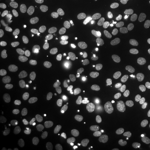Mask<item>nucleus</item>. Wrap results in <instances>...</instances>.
I'll use <instances>...</instances> for the list:
<instances>
[{"label":"nucleus","instance_id":"f257e3e1","mask_svg":"<svg viewBox=\"0 0 150 150\" xmlns=\"http://www.w3.org/2000/svg\"><path fill=\"white\" fill-rule=\"evenodd\" d=\"M103 23L98 18H92L86 23L81 31V38L88 46L96 44L102 37Z\"/></svg>","mask_w":150,"mask_h":150},{"label":"nucleus","instance_id":"f03ea898","mask_svg":"<svg viewBox=\"0 0 150 150\" xmlns=\"http://www.w3.org/2000/svg\"><path fill=\"white\" fill-rule=\"evenodd\" d=\"M59 27L64 37L69 39L75 38L80 29L79 19L74 13L66 12L60 18Z\"/></svg>","mask_w":150,"mask_h":150},{"label":"nucleus","instance_id":"7ed1b4c3","mask_svg":"<svg viewBox=\"0 0 150 150\" xmlns=\"http://www.w3.org/2000/svg\"><path fill=\"white\" fill-rule=\"evenodd\" d=\"M117 57L112 51H104L92 57L89 61L91 69L97 73H102L110 69L116 64Z\"/></svg>","mask_w":150,"mask_h":150},{"label":"nucleus","instance_id":"20e7f679","mask_svg":"<svg viewBox=\"0 0 150 150\" xmlns=\"http://www.w3.org/2000/svg\"><path fill=\"white\" fill-rule=\"evenodd\" d=\"M120 27L123 33L129 36H137L143 32L144 22L139 17L125 15L120 19Z\"/></svg>","mask_w":150,"mask_h":150},{"label":"nucleus","instance_id":"39448f33","mask_svg":"<svg viewBox=\"0 0 150 150\" xmlns=\"http://www.w3.org/2000/svg\"><path fill=\"white\" fill-rule=\"evenodd\" d=\"M29 15L38 23L48 25L54 19V13L49 7L43 4H34L29 9Z\"/></svg>","mask_w":150,"mask_h":150},{"label":"nucleus","instance_id":"423d86ee","mask_svg":"<svg viewBox=\"0 0 150 150\" xmlns=\"http://www.w3.org/2000/svg\"><path fill=\"white\" fill-rule=\"evenodd\" d=\"M139 88V81L134 77H126L118 83L117 93L123 98L133 96Z\"/></svg>","mask_w":150,"mask_h":150},{"label":"nucleus","instance_id":"0eeeda50","mask_svg":"<svg viewBox=\"0 0 150 150\" xmlns=\"http://www.w3.org/2000/svg\"><path fill=\"white\" fill-rule=\"evenodd\" d=\"M67 118L71 129L75 131H82L85 128V117L79 108L74 107L69 108L67 112Z\"/></svg>","mask_w":150,"mask_h":150},{"label":"nucleus","instance_id":"6e6552de","mask_svg":"<svg viewBox=\"0 0 150 150\" xmlns=\"http://www.w3.org/2000/svg\"><path fill=\"white\" fill-rule=\"evenodd\" d=\"M59 98V88L55 86H48L38 98V103L43 107H49L56 103Z\"/></svg>","mask_w":150,"mask_h":150},{"label":"nucleus","instance_id":"1a4fd4ad","mask_svg":"<svg viewBox=\"0 0 150 150\" xmlns=\"http://www.w3.org/2000/svg\"><path fill=\"white\" fill-rule=\"evenodd\" d=\"M59 133V129L56 125L48 124L38 126L33 129V135L38 141H48L53 139Z\"/></svg>","mask_w":150,"mask_h":150},{"label":"nucleus","instance_id":"9d476101","mask_svg":"<svg viewBox=\"0 0 150 150\" xmlns=\"http://www.w3.org/2000/svg\"><path fill=\"white\" fill-rule=\"evenodd\" d=\"M129 143L132 148L136 149L143 148L147 143L146 130L142 126H137L129 137Z\"/></svg>","mask_w":150,"mask_h":150},{"label":"nucleus","instance_id":"9b49d317","mask_svg":"<svg viewBox=\"0 0 150 150\" xmlns=\"http://www.w3.org/2000/svg\"><path fill=\"white\" fill-rule=\"evenodd\" d=\"M37 37L38 42L42 48L46 51H51L55 48V42L54 38L45 28H38L37 31Z\"/></svg>","mask_w":150,"mask_h":150},{"label":"nucleus","instance_id":"f8f14e48","mask_svg":"<svg viewBox=\"0 0 150 150\" xmlns=\"http://www.w3.org/2000/svg\"><path fill=\"white\" fill-rule=\"evenodd\" d=\"M92 93L94 97L100 98L104 102H112L116 98V93L111 88L106 86H97L93 88Z\"/></svg>","mask_w":150,"mask_h":150},{"label":"nucleus","instance_id":"ddd939ff","mask_svg":"<svg viewBox=\"0 0 150 150\" xmlns=\"http://www.w3.org/2000/svg\"><path fill=\"white\" fill-rule=\"evenodd\" d=\"M112 147L118 150L121 147V142L117 136L108 134L102 137L97 145V150H105V149Z\"/></svg>","mask_w":150,"mask_h":150},{"label":"nucleus","instance_id":"4468645a","mask_svg":"<svg viewBox=\"0 0 150 150\" xmlns=\"http://www.w3.org/2000/svg\"><path fill=\"white\" fill-rule=\"evenodd\" d=\"M24 37H25V34L23 31L18 30V31L13 32L5 41L4 48L8 51L13 50V48H16L17 46H19L21 43L24 42Z\"/></svg>","mask_w":150,"mask_h":150},{"label":"nucleus","instance_id":"2eb2a0df","mask_svg":"<svg viewBox=\"0 0 150 150\" xmlns=\"http://www.w3.org/2000/svg\"><path fill=\"white\" fill-rule=\"evenodd\" d=\"M0 23L11 27H15L19 23V17L14 11L2 9L0 11Z\"/></svg>","mask_w":150,"mask_h":150},{"label":"nucleus","instance_id":"dca6fc26","mask_svg":"<svg viewBox=\"0 0 150 150\" xmlns=\"http://www.w3.org/2000/svg\"><path fill=\"white\" fill-rule=\"evenodd\" d=\"M15 88L18 92L24 93L26 95H34L37 93V88L32 82L28 81L24 79L17 80L15 83Z\"/></svg>","mask_w":150,"mask_h":150},{"label":"nucleus","instance_id":"f3484780","mask_svg":"<svg viewBox=\"0 0 150 150\" xmlns=\"http://www.w3.org/2000/svg\"><path fill=\"white\" fill-rule=\"evenodd\" d=\"M21 134V130L18 126L13 123H4L1 126L0 134L5 139H16Z\"/></svg>","mask_w":150,"mask_h":150},{"label":"nucleus","instance_id":"a211bd4d","mask_svg":"<svg viewBox=\"0 0 150 150\" xmlns=\"http://www.w3.org/2000/svg\"><path fill=\"white\" fill-rule=\"evenodd\" d=\"M3 68L5 71V73L8 74V77L15 80H19L22 79H24V73L23 72H18L14 66L13 64L12 61L9 59H5L3 62Z\"/></svg>","mask_w":150,"mask_h":150},{"label":"nucleus","instance_id":"6ab92c4d","mask_svg":"<svg viewBox=\"0 0 150 150\" xmlns=\"http://www.w3.org/2000/svg\"><path fill=\"white\" fill-rule=\"evenodd\" d=\"M12 103L10 92L5 88H0V112H4L8 109Z\"/></svg>","mask_w":150,"mask_h":150},{"label":"nucleus","instance_id":"aec40b11","mask_svg":"<svg viewBox=\"0 0 150 150\" xmlns=\"http://www.w3.org/2000/svg\"><path fill=\"white\" fill-rule=\"evenodd\" d=\"M105 3L112 9L124 11L130 8L132 1L131 0H105Z\"/></svg>","mask_w":150,"mask_h":150},{"label":"nucleus","instance_id":"412c9836","mask_svg":"<svg viewBox=\"0 0 150 150\" xmlns=\"http://www.w3.org/2000/svg\"><path fill=\"white\" fill-rule=\"evenodd\" d=\"M37 51V47L33 42H23L19 45V52L25 56H33Z\"/></svg>","mask_w":150,"mask_h":150},{"label":"nucleus","instance_id":"4be33fe9","mask_svg":"<svg viewBox=\"0 0 150 150\" xmlns=\"http://www.w3.org/2000/svg\"><path fill=\"white\" fill-rule=\"evenodd\" d=\"M136 115L140 120L150 119V102L141 105L136 111Z\"/></svg>","mask_w":150,"mask_h":150},{"label":"nucleus","instance_id":"5701e85b","mask_svg":"<svg viewBox=\"0 0 150 150\" xmlns=\"http://www.w3.org/2000/svg\"><path fill=\"white\" fill-rule=\"evenodd\" d=\"M48 150H67L64 146L61 145H53L49 148Z\"/></svg>","mask_w":150,"mask_h":150},{"label":"nucleus","instance_id":"b1692460","mask_svg":"<svg viewBox=\"0 0 150 150\" xmlns=\"http://www.w3.org/2000/svg\"><path fill=\"white\" fill-rule=\"evenodd\" d=\"M145 98L148 99V100H149L150 101V85H149L147 87V88H146V90H145Z\"/></svg>","mask_w":150,"mask_h":150},{"label":"nucleus","instance_id":"393cba45","mask_svg":"<svg viewBox=\"0 0 150 150\" xmlns=\"http://www.w3.org/2000/svg\"><path fill=\"white\" fill-rule=\"evenodd\" d=\"M45 112H46V114H51V113L53 112V108H51V106H49V107H46Z\"/></svg>","mask_w":150,"mask_h":150},{"label":"nucleus","instance_id":"a878e982","mask_svg":"<svg viewBox=\"0 0 150 150\" xmlns=\"http://www.w3.org/2000/svg\"><path fill=\"white\" fill-rule=\"evenodd\" d=\"M72 81L74 83H78V81H79V76L78 75H74L72 77Z\"/></svg>","mask_w":150,"mask_h":150},{"label":"nucleus","instance_id":"bb28decb","mask_svg":"<svg viewBox=\"0 0 150 150\" xmlns=\"http://www.w3.org/2000/svg\"><path fill=\"white\" fill-rule=\"evenodd\" d=\"M119 102H120V99H117V98H114V99H113V100L112 101V105H113V106H116V105H117V104H118Z\"/></svg>","mask_w":150,"mask_h":150},{"label":"nucleus","instance_id":"cd10ccee","mask_svg":"<svg viewBox=\"0 0 150 150\" xmlns=\"http://www.w3.org/2000/svg\"><path fill=\"white\" fill-rule=\"evenodd\" d=\"M33 1L35 4H41V3L43 2V0H33Z\"/></svg>","mask_w":150,"mask_h":150},{"label":"nucleus","instance_id":"c85d7f7f","mask_svg":"<svg viewBox=\"0 0 150 150\" xmlns=\"http://www.w3.org/2000/svg\"><path fill=\"white\" fill-rule=\"evenodd\" d=\"M136 124H137L138 126H141V124H142V120H140V119L137 120V121H136Z\"/></svg>","mask_w":150,"mask_h":150},{"label":"nucleus","instance_id":"c756f323","mask_svg":"<svg viewBox=\"0 0 150 150\" xmlns=\"http://www.w3.org/2000/svg\"><path fill=\"white\" fill-rule=\"evenodd\" d=\"M105 150H117V149H114V148H112V147H109V148L105 149Z\"/></svg>","mask_w":150,"mask_h":150},{"label":"nucleus","instance_id":"7c9ffc66","mask_svg":"<svg viewBox=\"0 0 150 150\" xmlns=\"http://www.w3.org/2000/svg\"><path fill=\"white\" fill-rule=\"evenodd\" d=\"M100 108H101V105H100V104H97V106H96L97 109H99Z\"/></svg>","mask_w":150,"mask_h":150},{"label":"nucleus","instance_id":"2f4dec72","mask_svg":"<svg viewBox=\"0 0 150 150\" xmlns=\"http://www.w3.org/2000/svg\"><path fill=\"white\" fill-rule=\"evenodd\" d=\"M71 148H72V149H74L75 146L74 144H72V145H71Z\"/></svg>","mask_w":150,"mask_h":150},{"label":"nucleus","instance_id":"473e14b6","mask_svg":"<svg viewBox=\"0 0 150 150\" xmlns=\"http://www.w3.org/2000/svg\"><path fill=\"white\" fill-rule=\"evenodd\" d=\"M0 43H2V36H0Z\"/></svg>","mask_w":150,"mask_h":150},{"label":"nucleus","instance_id":"72a5a7b5","mask_svg":"<svg viewBox=\"0 0 150 150\" xmlns=\"http://www.w3.org/2000/svg\"><path fill=\"white\" fill-rule=\"evenodd\" d=\"M11 150H18V149H12Z\"/></svg>","mask_w":150,"mask_h":150},{"label":"nucleus","instance_id":"f704fd0d","mask_svg":"<svg viewBox=\"0 0 150 150\" xmlns=\"http://www.w3.org/2000/svg\"><path fill=\"white\" fill-rule=\"evenodd\" d=\"M81 150H84V149H81Z\"/></svg>","mask_w":150,"mask_h":150},{"label":"nucleus","instance_id":"c9c22d12","mask_svg":"<svg viewBox=\"0 0 150 150\" xmlns=\"http://www.w3.org/2000/svg\"><path fill=\"white\" fill-rule=\"evenodd\" d=\"M2 1H3V0H2Z\"/></svg>","mask_w":150,"mask_h":150}]
</instances>
